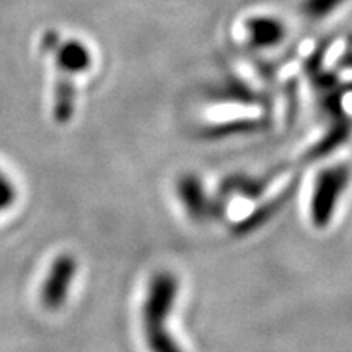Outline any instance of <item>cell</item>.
<instances>
[{"label":"cell","mask_w":352,"mask_h":352,"mask_svg":"<svg viewBox=\"0 0 352 352\" xmlns=\"http://www.w3.org/2000/svg\"><path fill=\"white\" fill-rule=\"evenodd\" d=\"M57 67L64 74H82L91 67V54L80 41L70 39L57 50Z\"/></svg>","instance_id":"5b68a950"},{"label":"cell","mask_w":352,"mask_h":352,"mask_svg":"<svg viewBox=\"0 0 352 352\" xmlns=\"http://www.w3.org/2000/svg\"><path fill=\"white\" fill-rule=\"evenodd\" d=\"M77 271V261L72 254H60L51 264L41 289V303L47 310H57L67 300L70 285Z\"/></svg>","instance_id":"7a4b0ae2"},{"label":"cell","mask_w":352,"mask_h":352,"mask_svg":"<svg viewBox=\"0 0 352 352\" xmlns=\"http://www.w3.org/2000/svg\"><path fill=\"white\" fill-rule=\"evenodd\" d=\"M342 64L347 65V67H352V52H346L344 59H342Z\"/></svg>","instance_id":"ba28073f"},{"label":"cell","mask_w":352,"mask_h":352,"mask_svg":"<svg viewBox=\"0 0 352 352\" xmlns=\"http://www.w3.org/2000/svg\"><path fill=\"white\" fill-rule=\"evenodd\" d=\"M246 43L253 50H271L284 43L287 28L284 21L272 15H252L243 21Z\"/></svg>","instance_id":"3957f363"},{"label":"cell","mask_w":352,"mask_h":352,"mask_svg":"<svg viewBox=\"0 0 352 352\" xmlns=\"http://www.w3.org/2000/svg\"><path fill=\"white\" fill-rule=\"evenodd\" d=\"M6 208L8 209V206L6 204V202H3L2 199H0V210H6Z\"/></svg>","instance_id":"9c48e42d"},{"label":"cell","mask_w":352,"mask_h":352,"mask_svg":"<svg viewBox=\"0 0 352 352\" xmlns=\"http://www.w3.org/2000/svg\"><path fill=\"white\" fill-rule=\"evenodd\" d=\"M347 0H302L300 10L307 19L323 20L344 6Z\"/></svg>","instance_id":"8992f818"},{"label":"cell","mask_w":352,"mask_h":352,"mask_svg":"<svg viewBox=\"0 0 352 352\" xmlns=\"http://www.w3.org/2000/svg\"><path fill=\"white\" fill-rule=\"evenodd\" d=\"M347 182V171L344 168H331L324 171L318 178L315 189V199L311 204V212L318 226H324L333 212L336 195L342 191Z\"/></svg>","instance_id":"277c9868"},{"label":"cell","mask_w":352,"mask_h":352,"mask_svg":"<svg viewBox=\"0 0 352 352\" xmlns=\"http://www.w3.org/2000/svg\"><path fill=\"white\" fill-rule=\"evenodd\" d=\"M261 126V121L258 120H240V121H230V122H222V124H215L212 127H208L206 129V135H215V138H220V135L227 134H239V132H250L258 129Z\"/></svg>","instance_id":"52a82bcc"},{"label":"cell","mask_w":352,"mask_h":352,"mask_svg":"<svg viewBox=\"0 0 352 352\" xmlns=\"http://www.w3.org/2000/svg\"><path fill=\"white\" fill-rule=\"evenodd\" d=\"M176 294V283L166 272H162L152 280L145 302V334L148 346L153 352H179L164 327L168 311L173 305Z\"/></svg>","instance_id":"6da1fadb"}]
</instances>
